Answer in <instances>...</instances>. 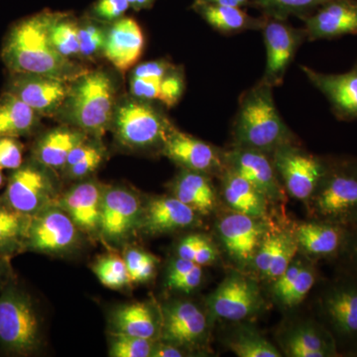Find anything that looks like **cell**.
Instances as JSON below:
<instances>
[{"mask_svg":"<svg viewBox=\"0 0 357 357\" xmlns=\"http://www.w3.org/2000/svg\"><path fill=\"white\" fill-rule=\"evenodd\" d=\"M321 307L333 335L357 340V286L342 284L331 288L321 298Z\"/></svg>","mask_w":357,"mask_h":357,"instance_id":"7402d4cb","label":"cell"},{"mask_svg":"<svg viewBox=\"0 0 357 357\" xmlns=\"http://www.w3.org/2000/svg\"><path fill=\"white\" fill-rule=\"evenodd\" d=\"M105 190L96 181H86L66 192L57 204L69 215L77 229L93 234L100 231Z\"/></svg>","mask_w":357,"mask_h":357,"instance_id":"44dd1931","label":"cell"},{"mask_svg":"<svg viewBox=\"0 0 357 357\" xmlns=\"http://www.w3.org/2000/svg\"><path fill=\"white\" fill-rule=\"evenodd\" d=\"M162 79H141L132 77L130 81L131 93L139 100H158Z\"/></svg>","mask_w":357,"mask_h":357,"instance_id":"7dc6e473","label":"cell"},{"mask_svg":"<svg viewBox=\"0 0 357 357\" xmlns=\"http://www.w3.org/2000/svg\"><path fill=\"white\" fill-rule=\"evenodd\" d=\"M1 171L2 170H0V188L2 187V185H3V182H4V178H3V175H2Z\"/></svg>","mask_w":357,"mask_h":357,"instance_id":"91938a15","label":"cell"},{"mask_svg":"<svg viewBox=\"0 0 357 357\" xmlns=\"http://www.w3.org/2000/svg\"><path fill=\"white\" fill-rule=\"evenodd\" d=\"M208 319L204 312L189 301H173L161 312V337L178 347H195L204 342Z\"/></svg>","mask_w":357,"mask_h":357,"instance_id":"2e32d148","label":"cell"},{"mask_svg":"<svg viewBox=\"0 0 357 357\" xmlns=\"http://www.w3.org/2000/svg\"><path fill=\"white\" fill-rule=\"evenodd\" d=\"M333 0H252L253 4L261 9L264 16L286 20L288 16L304 18L311 15L319 7Z\"/></svg>","mask_w":357,"mask_h":357,"instance_id":"836d02e7","label":"cell"},{"mask_svg":"<svg viewBox=\"0 0 357 357\" xmlns=\"http://www.w3.org/2000/svg\"><path fill=\"white\" fill-rule=\"evenodd\" d=\"M59 13L44 10L16 23L7 34L1 58L10 74H35L73 82L86 72L59 54L50 28Z\"/></svg>","mask_w":357,"mask_h":357,"instance_id":"6da1fadb","label":"cell"},{"mask_svg":"<svg viewBox=\"0 0 357 357\" xmlns=\"http://www.w3.org/2000/svg\"><path fill=\"white\" fill-rule=\"evenodd\" d=\"M93 272L105 287L121 290L131 283L123 258L109 255L100 258L93 265Z\"/></svg>","mask_w":357,"mask_h":357,"instance_id":"d590c367","label":"cell"},{"mask_svg":"<svg viewBox=\"0 0 357 357\" xmlns=\"http://www.w3.org/2000/svg\"><path fill=\"white\" fill-rule=\"evenodd\" d=\"M129 7L128 0H98L93 13L96 20L114 23L123 17Z\"/></svg>","mask_w":357,"mask_h":357,"instance_id":"f6af8a7d","label":"cell"},{"mask_svg":"<svg viewBox=\"0 0 357 357\" xmlns=\"http://www.w3.org/2000/svg\"><path fill=\"white\" fill-rule=\"evenodd\" d=\"M227 347L238 357H281L282 354L261 333L248 326L237 328Z\"/></svg>","mask_w":357,"mask_h":357,"instance_id":"d6a6232c","label":"cell"},{"mask_svg":"<svg viewBox=\"0 0 357 357\" xmlns=\"http://www.w3.org/2000/svg\"><path fill=\"white\" fill-rule=\"evenodd\" d=\"M203 280V269L199 265H197L189 273L184 275L177 280H174L168 284L169 287L173 290L181 292L190 293L198 288Z\"/></svg>","mask_w":357,"mask_h":357,"instance_id":"f907efd6","label":"cell"},{"mask_svg":"<svg viewBox=\"0 0 357 357\" xmlns=\"http://www.w3.org/2000/svg\"><path fill=\"white\" fill-rule=\"evenodd\" d=\"M283 349L288 356H337L335 338L330 331L317 324L295 326L284 337Z\"/></svg>","mask_w":357,"mask_h":357,"instance_id":"cb8c5ba5","label":"cell"},{"mask_svg":"<svg viewBox=\"0 0 357 357\" xmlns=\"http://www.w3.org/2000/svg\"><path fill=\"white\" fill-rule=\"evenodd\" d=\"M77 227L58 204L32 215L26 249L45 255H64L76 248Z\"/></svg>","mask_w":357,"mask_h":357,"instance_id":"30bf717a","label":"cell"},{"mask_svg":"<svg viewBox=\"0 0 357 357\" xmlns=\"http://www.w3.org/2000/svg\"><path fill=\"white\" fill-rule=\"evenodd\" d=\"M46 167L25 164L11 174L3 199L14 210L34 215L56 201V188Z\"/></svg>","mask_w":357,"mask_h":357,"instance_id":"ba28073f","label":"cell"},{"mask_svg":"<svg viewBox=\"0 0 357 357\" xmlns=\"http://www.w3.org/2000/svg\"><path fill=\"white\" fill-rule=\"evenodd\" d=\"M79 56L86 59L96 57L102 53L107 32L100 26L86 22L79 25Z\"/></svg>","mask_w":357,"mask_h":357,"instance_id":"ab89813d","label":"cell"},{"mask_svg":"<svg viewBox=\"0 0 357 357\" xmlns=\"http://www.w3.org/2000/svg\"><path fill=\"white\" fill-rule=\"evenodd\" d=\"M155 0H128L129 6L135 10L148 8L152 6Z\"/></svg>","mask_w":357,"mask_h":357,"instance_id":"6f0895ef","label":"cell"},{"mask_svg":"<svg viewBox=\"0 0 357 357\" xmlns=\"http://www.w3.org/2000/svg\"><path fill=\"white\" fill-rule=\"evenodd\" d=\"M225 163L227 168L255 185L268 201L283 199L278 174L268 154L249 148L234 146L225 152Z\"/></svg>","mask_w":357,"mask_h":357,"instance_id":"e0dca14e","label":"cell"},{"mask_svg":"<svg viewBox=\"0 0 357 357\" xmlns=\"http://www.w3.org/2000/svg\"><path fill=\"white\" fill-rule=\"evenodd\" d=\"M262 30L266 48V67L261 81L275 88L283 83L298 49L307 39L306 33L304 28L297 29L286 23V20L270 17H266Z\"/></svg>","mask_w":357,"mask_h":357,"instance_id":"7c38bea8","label":"cell"},{"mask_svg":"<svg viewBox=\"0 0 357 357\" xmlns=\"http://www.w3.org/2000/svg\"><path fill=\"white\" fill-rule=\"evenodd\" d=\"M298 246L316 257L335 255L345 243V230L342 225L324 222H303L296 227Z\"/></svg>","mask_w":357,"mask_h":357,"instance_id":"4316f807","label":"cell"},{"mask_svg":"<svg viewBox=\"0 0 357 357\" xmlns=\"http://www.w3.org/2000/svg\"><path fill=\"white\" fill-rule=\"evenodd\" d=\"M218 232L231 259L244 267L252 262L268 229L261 218L234 213L220 220Z\"/></svg>","mask_w":357,"mask_h":357,"instance_id":"5bb4252c","label":"cell"},{"mask_svg":"<svg viewBox=\"0 0 357 357\" xmlns=\"http://www.w3.org/2000/svg\"><path fill=\"white\" fill-rule=\"evenodd\" d=\"M1 256H0V259H1ZM2 275H3V270H2V264L1 261H0V282H1Z\"/></svg>","mask_w":357,"mask_h":357,"instance_id":"94428289","label":"cell"},{"mask_svg":"<svg viewBox=\"0 0 357 357\" xmlns=\"http://www.w3.org/2000/svg\"><path fill=\"white\" fill-rule=\"evenodd\" d=\"M114 340L109 349L112 357H151L155 347L153 340L112 333Z\"/></svg>","mask_w":357,"mask_h":357,"instance_id":"74e56055","label":"cell"},{"mask_svg":"<svg viewBox=\"0 0 357 357\" xmlns=\"http://www.w3.org/2000/svg\"><path fill=\"white\" fill-rule=\"evenodd\" d=\"M275 170L293 198L312 199L325 176L328 164L294 142L277 148L272 153Z\"/></svg>","mask_w":357,"mask_h":357,"instance_id":"52a82bcc","label":"cell"},{"mask_svg":"<svg viewBox=\"0 0 357 357\" xmlns=\"http://www.w3.org/2000/svg\"><path fill=\"white\" fill-rule=\"evenodd\" d=\"M23 165V146L13 137H0V170H16Z\"/></svg>","mask_w":357,"mask_h":357,"instance_id":"ee69618b","label":"cell"},{"mask_svg":"<svg viewBox=\"0 0 357 357\" xmlns=\"http://www.w3.org/2000/svg\"><path fill=\"white\" fill-rule=\"evenodd\" d=\"M307 40L357 34V0H333L304 18Z\"/></svg>","mask_w":357,"mask_h":357,"instance_id":"d6986e66","label":"cell"},{"mask_svg":"<svg viewBox=\"0 0 357 357\" xmlns=\"http://www.w3.org/2000/svg\"><path fill=\"white\" fill-rule=\"evenodd\" d=\"M198 264L190 261V260L178 257V259L174 260V261L171 263L170 267H169L167 283L177 280V279L184 276V275L189 273Z\"/></svg>","mask_w":357,"mask_h":357,"instance_id":"db71d44e","label":"cell"},{"mask_svg":"<svg viewBox=\"0 0 357 357\" xmlns=\"http://www.w3.org/2000/svg\"><path fill=\"white\" fill-rule=\"evenodd\" d=\"M249 0H196L195 3L218 4V6L243 7L246 6Z\"/></svg>","mask_w":357,"mask_h":357,"instance_id":"9f6ffc18","label":"cell"},{"mask_svg":"<svg viewBox=\"0 0 357 357\" xmlns=\"http://www.w3.org/2000/svg\"><path fill=\"white\" fill-rule=\"evenodd\" d=\"M173 196L195 213L208 215L217 206V192L208 174L184 169L174 181Z\"/></svg>","mask_w":357,"mask_h":357,"instance_id":"83f0119b","label":"cell"},{"mask_svg":"<svg viewBox=\"0 0 357 357\" xmlns=\"http://www.w3.org/2000/svg\"><path fill=\"white\" fill-rule=\"evenodd\" d=\"M112 333L153 340L161 335V316L149 303L135 302L117 307L112 314Z\"/></svg>","mask_w":357,"mask_h":357,"instance_id":"d4e9b609","label":"cell"},{"mask_svg":"<svg viewBox=\"0 0 357 357\" xmlns=\"http://www.w3.org/2000/svg\"><path fill=\"white\" fill-rule=\"evenodd\" d=\"M195 9L213 29L223 34H236L246 30H262L266 21L265 16L261 18L252 17L241 7L195 3Z\"/></svg>","mask_w":357,"mask_h":357,"instance_id":"f546056e","label":"cell"},{"mask_svg":"<svg viewBox=\"0 0 357 357\" xmlns=\"http://www.w3.org/2000/svg\"><path fill=\"white\" fill-rule=\"evenodd\" d=\"M105 152L102 148L96 145L95 148L83 159L79 160L74 165L66 169L68 175L72 178H84L91 175L102 164Z\"/></svg>","mask_w":357,"mask_h":357,"instance_id":"bcb514c9","label":"cell"},{"mask_svg":"<svg viewBox=\"0 0 357 357\" xmlns=\"http://www.w3.org/2000/svg\"><path fill=\"white\" fill-rule=\"evenodd\" d=\"M143 210L135 192L121 187L105 188L100 232L109 244L123 243L142 222Z\"/></svg>","mask_w":357,"mask_h":357,"instance_id":"8fae6325","label":"cell"},{"mask_svg":"<svg viewBox=\"0 0 357 357\" xmlns=\"http://www.w3.org/2000/svg\"><path fill=\"white\" fill-rule=\"evenodd\" d=\"M172 68L173 65L169 64L167 61H151L137 66L133 70L132 77L141 79H163Z\"/></svg>","mask_w":357,"mask_h":357,"instance_id":"681fc988","label":"cell"},{"mask_svg":"<svg viewBox=\"0 0 357 357\" xmlns=\"http://www.w3.org/2000/svg\"><path fill=\"white\" fill-rule=\"evenodd\" d=\"M351 253L352 257H354V261H356L357 265V231L354 234V241H352Z\"/></svg>","mask_w":357,"mask_h":357,"instance_id":"680465c9","label":"cell"},{"mask_svg":"<svg viewBox=\"0 0 357 357\" xmlns=\"http://www.w3.org/2000/svg\"><path fill=\"white\" fill-rule=\"evenodd\" d=\"M72 82L35 74H11L7 91L27 103L40 116H52L62 109Z\"/></svg>","mask_w":357,"mask_h":357,"instance_id":"4fadbf2b","label":"cell"},{"mask_svg":"<svg viewBox=\"0 0 357 357\" xmlns=\"http://www.w3.org/2000/svg\"><path fill=\"white\" fill-rule=\"evenodd\" d=\"M131 283H146L155 274L158 259L154 255L138 248L126 250L123 256Z\"/></svg>","mask_w":357,"mask_h":357,"instance_id":"8d00e7d4","label":"cell"},{"mask_svg":"<svg viewBox=\"0 0 357 357\" xmlns=\"http://www.w3.org/2000/svg\"><path fill=\"white\" fill-rule=\"evenodd\" d=\"M184 356V351L178 349V345L165 342L155 345L151 357H181Z\"/></svg>","mask_w":357,"mask_h":357,"instance_id":"11a10c76","label":"cell"},{"mask_svg":"<svg viewBox=\"0 0 357 357\" xmlns=\"http://www.w3.org/2000/svg\"><path fill=\"white\" fill-rule=\"evenodd\" d=\"M184 75L173 67L162 79L158 100L167 107H175L184 95Z\"/></svg>","mask_w":357,"mask_h":357,"instance_id":"7bdbcfd3","label":"cell"},{"mask_svg":"<svg viewBox=\"0 0 357 357\" xmlns=\"http://www.w3.org/2000/svg\"><path fill=\"white\" fill-rule=\"evenodd\" d=\"M162 153L182 166L183 169L204 174H222L225 169V153L194 136L174 128L169 133Z\"/></svg>","mask_w":357,"mask_h":357,"instance_id":"9a60e30c","label":"cell"},{"mask_svg":"<svg viewBox=\"0 0 357 357\" xmlns=\"http://www.w3.org/2000/svg\"><path fill=\"white\" fill-rule=\"evenodd\" d=\"M305 265L306 263L303 262L302 260L294 259L284 273L273 282V293L277 300L290 287L291 284L296 280Z\"/></svg>","mask_w":357,"mask_h":357,"instance_id":"c3c4849f","label":"cell"},{"mask_svg":"<svg viewBox=\"0 0 357 357\" xmlns=\"http://www.w3.org/2000/svg\"><path fill=\"white\" fill-rule=\"evenodd\" d=\"M112 124L119 142L132 149L162 148L174 128L165 115L139 98L115 107Z\"/></svg>","mask_w":357,"mask_h":357,"instance_id":"8992f818","label":"cell"},{"mask_svg":"<svg viewBox=\"0 0 357 357\" xmlns=\"http://www.w3.org/2000/svg\"><path fill=\"white\" fill-rule=\"evenodd\" d=\"M222 175L223 197L234 213L258 218L265 217L268 199L261 192L227 167Z\"/></svg>","mask_w":357,"mask_h":357,"instance_id":"f1b7e54d","label":"cell"},{"mask_svg":"<svg viewBox=\"0 0 357 357\" xmlns=\"http://www.w3.org/2000/svg\"><path fill=\"white\" fill-rule=\"evenodd\" d=\"M232 134L234 146L268 155L282 145L294 142L293 133L275 105L271 86L260 81L244 91L239 98Z\"/></svg>","mask_w":357,"mask_h":357,"instance_id":"7a4b0ae2","label":"cell"},{"mask_svg":"<svg viewBox=\"0 0 357 357\" xmlns=\"http://www.w3.org/2000/svg\"><path fill=\"white\" fill-rule=\"evenodd\" d=\"M298 246L297 241L295 236L290 232L285 231L283 241H282L280 248L277 251L276 256L272 261L269 271L265 277L268 281L274 282L278 277L284 273L289 265L293 262L295 258L296 252H297Z\"/></svg>","mask_w":357,"mask_h":357,"instance_id":"b9f144b4","label":"cell"},{"mask_svg":"<svg viewBox=\"0 0 357 357\" xmlns=\"http://www.w3.org/2000/svg\"><path fill=\"white\" fill-rule=\"evenodd\" d=\"M115 107L112 77L103 70H86L70 83L62 109L75 128L102 136L114 121Z\"/></svg>","mask_w":357,"mask_h":357,"instance_id":"3957f363","label":"cell"},{"mask_svg":"<svg viewBox=\"0 0 357 357\" xmlns=\"http://www.w3.org/2000/svg\"><path fill=\"white\" fill-rule=\"evenodd\" d=\"M88 140V133L75 128L53 129L44 134L34 147L37 163L51 170L65 169L70 152Z\"/></svg>","mask_w":357,"mask_h":357,"instance_id":"484cf974","label":"cell"},{"mask_svg":"<svg viewBox=\"0 0 357 357\" xmlns=\"http://www.w3.org/2000/svg\"><path fill=\"white\" fill-rule=\"evenodd\" d=\"M316 282V273L310 265H305L296 280L283 293L278 301L286 307L298 306L306 298Z\"/></svg>","mask_w":357,"mask_h":357,"instance_id":"f35d334b","label":"cell"},{"mask_svg":"<svg viewBox=\"0 0 357 357\" xmlns=\"http://www.w3.org/2000/svg\"><path fill=\"white\" fill-rule=\"evenodd\" d=\"M0 344L17 356L31 354L41 344V328L32 300L13 286L0 294Z\"/></svg>","mask_w":357,"mask_h":357,"instance_id":"277c9868","label":"cell"},{"mask_svg":"<svg viewBox=\"0 0 357 357\" xmlns=\"http://www.w3.org/2000/svg\"><path fill=\"white\" fill-rule=\"evenodd\" d=\"M50 40L61 55L70 59L79 56V23L65 13H59L50 28Z\"/></svg>","mask_w":357,"mask_h":357,"instance_id":"e575fe53","label":"cell"},{"mask_svg":"<svg viewBox=\"0 0 357 357\" xmlns=\"http://www.w3.org/2000/svg\"><path fill=\"white\" fill-rule=\"evenodd\" d=\"M301 70L312 86L323 93L340 121L357 119V63L342 74H325L306 66H302Z\"/></svg>","mask_w":357,"mask_h":357,"instance_id":"ac0fdd59","label":"cell"},{"mask_svg":"<svg viewBox=\"0 0 357 357\" xmlns=\"http://www.w3.org/2000/svg\"><path fill=\"white\" fill-rule=\"evenodd\" d=\"M262 306V296L257 283L238 272L227 275L208 298L211 316L230 321L250 318Z\"/></svg>","mask_w":357,"mask_h":357,"instance_id":"9c48e42d","label":"cell"},{"mask_svg":"<svg viewBox=\"0 0 357 357\" xmlns=\"http://www.w3.org/2000/svg\"><path fill=\"white\" fill-rule=\"evenodd\" d=\"M206 239V237L201 234H192V236L184 237L177 248L178 257L192 261L195 253Z\"/></svg>","mask_w":357,"mask_h":357,"instance_id":"816d5d0a","label":"cell"},{"mask_svg":"<svg viewBox=\"0 0 357 357\" xmlns=\"http://www.w3.org/2000/svg\"><path fill=\"white\" fill-rule=\"evenodd\" d=\"M145 38L137 21L122 17L107 32L103 56L121 73L128 72L139 61Z\"/></svg>","mask_w":357,"mask_h":357,"instance_id":"ffe728a7","label":"cell"},{"mask_svg":"<svg viewBox=\"0 0 357 357\" xmlns=\"http://www.w3.org/2000/svg\"><path fill=\"white\" fill-rule=\"evenodd\" d=\"M40 115L9 91L0 96V137L20 138L36 128Z\"/></svg>","mask_w":357,"mask_h":357,"instance_id":"4dcf8cb0","label":"cell"},{"mask_svg":"<svg viewBox=\"0 0 357 357\" xmlns=\"http://www.w3.org/2000/svg\"><path fill=\"white\" fill-rule=\"evenodd\" d=\"M196 220L197 213L176 197H159L148 202L141 223L148 234H162L191 227Z\"/></svg>","mask_w":357,"mask_h":357,"instance_id":"603a6c76","label":"cell"},{"mask_svg":"<svg viewBox=\"0 0 357 357\" xmlns=\"http://www.w3.org/2000/svg\"><path fill=\"white\" fill-rule=\"evenodd\" d=\"M285 231L275 232V234H269L264 237L257 251H256L255 258L252 262L257 273L261 278L265 279L272 261L276 256L277 251L280 248L282 241H283Z\"/></svg>","mask_w":357,"mask_h":357,"instance_id":"60d3db41","label":"cell"},{"mask_svg":"<svg viewBox=\"0 0 357 357\" xmlns=\"http://www.w3.org/2000/svg\"><path fill=\"white\" fill-rule=\"evenodd\" d=\"M321 220L344 227L357 222V162H342L326 168L312 198Z\"/></svg>","mask_w":357,"mask_h":357,"instance_id":"5b68a950","label":"cell"},{"mask_svg":"<svg viewBox=\"0 0 357 357\" xmlns=\"http://www.w3.org/2000/svg\"><path fill=\"white\" fill-rule=\"evenodd\" d=\"M218 255L217 248L211 243L210 239L206 238L195 253L192 262L196 263L199 266L211 264L218 259Z\"/></svg>","mask_w":357,"mask_h":357,"instance_id":"f5cc1de1","label":"cell"},{"mask_svg":"<svg viewBox=\"0 0 357 357\" xmlns=\"http://www.w3.org/2000/svg\"><path fill=\"white\" fill-rule=\"evenodd\" d=\"M31 215L14 210L0 199V256L17 255L26 249Z\"/></svg>","mask_w":357,"mask_h":357,"instance_id":"1f68e13d","label":"cell"}]
</instances>
